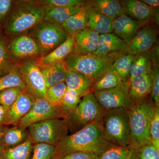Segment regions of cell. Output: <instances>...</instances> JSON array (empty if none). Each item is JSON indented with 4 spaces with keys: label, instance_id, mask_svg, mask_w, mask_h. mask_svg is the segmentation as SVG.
I'll use <instances>...</instances> for the list:
<instances>
[{
    "label": "cell",
    "instance_id": "obj_1",
    "mask_svg": "<svg viewBox=\"0 0 159 159\" xmlns=\"http://www.w3.org/2000/svg\"><path fill=\"white\" fill-rule=\"evenodd\" d=\"M111 144L103 135L101 119L90 123L63 139L56 146L54 159H59L68 154L77 152L99 155Z\"/></svg>",
    "mask_w": 159,
    "mask_h": 159
},
{
    "label": "cell",
    "instance_id": "obj_2",
    "mask_svg": "<svg viewBox=\"0 0 159 159\" xmlns=\"http://www.w3.org/2000/svg\"><path fill=\"white\" fill-rule=\"evenodd\" d=\"M51 8L39 1L15 2L3 25V32L9 38L23 34L43 20Z\"/></svg>",
    "mask_w": 159,
    "mask_h": 159
},
{
    "label": "cell",
    "instance_id": "obj_3",
    "mask_svg": "<svg viewBox=\"0 0 159 159\" xmlns=\"http://www.w3.org/2000/svg\"><path fill=\"white\" fill-rule=\"evenodd\" d=\"M154 104L148 97L143 102L135 104L128 110L129 119V147L137 151L151 143L149 128Z\"/></svg>",
    "mask_w": 159,
    "mask_h": 159
},
{
    "label": "cell",
    "instance_id": "obj_4",
    "mask_svg": "<svg viewBox=\"0 0 159 159\" xmlns=\"http://www.w3.org/2000/svg\"><path fill=\"white\" fill-rule=\"evenodd\" d=\"M124 54L100 56L94 54L81 55L73 52L66 57L64 62L68 70L81 73L94 82L97 77L110 68L117 58Z\"/></svg>",
    "mask_w": 159,
    "mask_h": 159
},
{
    "label": "cell",
    "instance_id": "obj_5",
    "mask_svg": "<svg viewBox=\"0 0 159 159\" xmlns=\"http://www.w3.org/2000/svg\"><path fill=\"white\" fill-rule=\"evenodd\" d=\"M102 122L103 135L108 142L129 147L130 128L128 110L118 108L105 111Z\"/></svg>",
    "mask_w": 159,
    "mask_h": 159
},
{
    "label": "cell",
    "instance_id": "obj_6",
    "mask_svg": "<svg viewBox=\"0 0 159 159\" xmlns=\"http://www.w3.org/2000/svg\"><path fill=\"white\" fill-rule=\"evenodd\" d=\"M104 112L93 93L87 94L81 98L75 110L65 119L68 132L74 133L90 123L101 120Z\"/></svg>",
    "mask_w": 159,
    "mask_h": 159
},
{
    "label": "cell",
    "instance_id": "obj_7",
    "mask_svg": "<svg viewBox=\"0 0 159 159\" xmlns=\"http://www.w3.org/2000/svg\"><path fill=\"white\" fill-rule=\"evenodd\" d=\"M27 129L34 144L45 143L55 146L69 132L66 119L62 118L44 120Z\"/></svg>",
    "mask_w": 159,
    "mask_h": 159
},
{
    "label": "cell",
    "instance_id": "obj_8",
    "mask_svg": "<svg viewBox=\"0 0 159 159\" xmlns=\"http://www.w3.org/2000/svg\"><path fill=\"white\" fill-rule=\"evenodd\" d=\"M30 35L39 47L41 57L47 55L67 39L69 34L61 26L43 20L31 29Z\"/></svg>",
    "mask_w": 159,
    "mask_h": 159
},
{
    "label": "cell",
    "instance_id": "obj_9",
    "mask_svg": "<svg viewBox=\"0 0 159 159\" xmlns=\"http://www.w3.org/2000/svg\"><path fill=\"white\" fill-rule=\"evenodd\" d=\"M18 65L27 92L35 99L46 98L47 88L37 59L22 60Z\"/></svg>",
    "mask_w": 159,
    "mask_h": 159
},
{
    "label": "cell",
    "instance_id": "obj_10",
    "mask_svg": "<svg viewBox=\"0 0 159 159\" xmlns=\"http://www.w3.org/2000/svg\"><path fill=\"white\" fill-rule=\"evenodd\" d=\"M93 94L104 111L122 108L129 110L135 105L130 98L129 83L122 82L113 88L96 91Z\"/></svg>",
    "mask_w": 159,
    "mask_h": 159
},
{
    "label": "cell",
    "instance_id": "obj_11",
    "mask_svg": "<svg viewBox=\"0 0 159 159\" xmlns=\"http://www.w3.org/2000/svg\"><path fill=\"white\" fill-rule=\"evenodd\" d=\"M56 118L63 119L59 107L53 105L46 98H36L33 107L20 121L18 125L27 129L34 123Z\"/></svg>",
    "mask_w": 159,
    "mask_h": 159
},
{
    "label": "cell",
    "instance_id": "obj_12",
    "mask_svg": "<svg viewBox=\"0 0 159 159\" xmlns=\"http://www.w3.org/2000/svg\"><path fill=\"white\" fill-rule=\"evenodd\" d=\"M9 47L10 54L16 60L41 57L39 47L30 34H23L9 39Z\"/></svg>",
    "mask_w": 159,
    "mask_h": 159
},
{
    "label": "cell",
    "instance_id": "obj_13",
    "mask_svg": "<svg viewBox=\"0 0 159 159\" xmlns=\"http://www.w3.org/2000/svg\"><path fill=\"white\" fill-rule=\"evenodd\" d=\"M35 98L28 93L26 89L21 93L15 102L7 109L6 124L8 126H16L21 120L33 107Z\"/></svg>",
    "mask_w": 159,
    "mask_h": 159
},
{
    "label": "cell",
    "instance_id": "obj_14",
    "mask_svg": "<svg viewBox=\"0 0 159 159\" xmlns=\"http://www.w3.org/2000/svg\"><path fill=\"white\" fill-rule=\"evenodd\" d=\"M100 34L88 27L73 35V52L81 55L94 54L99 44Z\"/></svg>",
    "mask_w": 159,
    "mask_h": 159
},
{
    "label": "cell",
    "instance_id": "obj_15",
    "mask_svg": "<svg viewBox=\"0 0 159 159\" xmlns=\"http://www.w3.org/2000/svg\"><path fill=\"white\" fill-rule=\"evenodd\" d=\"M145 23L132 18L126 15L120 16L113 21L114 34L128 45Z\"/></svg>",
    "mask_w": 159,
    "mask_h": 159
},
{
    "label": "cell",
    "instance_id": "obj_16",
    "mask_svg": "<svg viewBox=\"0 0 159 159\" xmlns=\"http://www.w3.org/2000/svg\"><path fill=\"white\" fill-rule=\"evenodd\" d=\"M127 53V45L114 33L100 34L99 44L94 54L108 56L116 54Z\"/></svg>",
    "mask_w": 159,
    "mask_h": 159
},
{
    "label": "cell",
    "instance_id": "obj_17",
    "mask_svg": "<svg viewBox=\"0 0 159 159\" xmlns=\"http://www.w3.org/2000/svg\"><path fill=\"white\" fill-rule=\"evenodd\" d=\"M130 98L134 104L143 102L151 92L152 82L150 72L130 80L129 83Z\"/></svg>",
    "mask_w": 159,
    "mask_h": 159
},
{
    "label": "cell",
    "instance_id": "obj_18",
    "mask_svg": "<svg viewBox=\"0 0 159 159\" xmlns=\"http://www.w3.org/2000/svg\"><path fill=\"white\" fill-rule=\"evenodd\" d=\"M113 21L91 6L88 9L86 27L100 35L109 34L113 31Z\"/></svg>",
    "mask_w": 159,
    "mask_h": 159
},
{
    "label": "cell",
    "instance_id": "obj_19",
    "mask_svg": "<svg viewBox=\"0 0 159 159\" xmlns=\"http://www.w3.org/2000/svg\"><path fill=\"white\" fill-rule=\"evenodd\" d=\"M39 66L47 88L60 83L65 82L69 70L66 67L64 61L46 65Z\"/></svg>",
    "mask_w": 159,
    "mask_h": 159
},
{
    "label": "cell",
    "instance_id": "obj_20",
    "mask_svg": "<svg viewBox=\"0 0 159 159\" xmlns=\"http://www.w3.org/2000/svg\"><path fill=\"white\" fill-rule=\"evenodd\" d=\"M125 14L143 23L150 19L153 14V9L141 1L123 0L121 1Z\"/></svg>",
    "mask_w": 159,
    "mask_h": 159
},
{
    "label": "cell",
    "instance_id": "obj_21",
    "mask_svg": "<svg viewBox=\"0 0 159 159\" xmlns=\"http://www.w3.org/2000/svg\"><path fill=\"white\" fill-rule=\"evenodd\" d=\"M65 82L67 89L79 93L82 97L92 93L93 81L77 71L69 70Z\"/></svg>",
    "mask_w": 159,
    "mask_h": 159
},
{
    "label": "cell",
    "instance_id": "obj_22",
    "mask_svg": "<svg viewBox=\"0 0 159 159\" xmlns=\"http://www.w3.org/2000/svg\"><path fill=\"white\" fill-rule=\"evenodd\" d=\"M90 6V1H85L79 11L69 17L61 25L62 29L68 34L73 36L86 27L87 12Z\"/></svg>",
    "mask_w": 159,
    "mask_h": 159
},
{
    "label": "cell",
    "instance_id": "obj_23",
    "mask_svg": "<svg viewBox=\"0 0 159 159\" xmlns=\"http://www.w3.org/2000/svg\"><path fill=\"white\" fill-rule=\"evenodd\" d=\"M74 39L72 35L69 34L67 39L57 48L45 56L37 59L39 65H46L52 63L64 61L66 57L73 52Z\"/></svg>",
    "mask_w": 159,
    "mask_h": 159
},
{
    "label": "cell",
    "instance_id": "obj_24",
    "mask_svg": "<svg viewBox=\"0 0 159 159\" xmlns=\"http://www.w3.org/2000/svg\"><path fill=\"white\" fill-rule=\"evenodd\" d=\"M30 137L28 129L16 125L9 127L2 133V142L6 150L23 144Z\"/></svg>",
    "mask_w": 159,
    "mask_h": 159
},
{
    "label": "cell",
    "instance_id": "obj_25",
    "mask_svg": "<svg viewBox=\"0 0 159 159\" xmlns=\"http://www.w3.org/2000/svg\"><path fill=\"white\" fill-rule=\"evenodd\" d=\"M9 41V38L0 29V77L8 74L18 63L10 54Z\"/></svg>",
    "mask_w": 159,
    "mask_h": 159
},
{
    "label": "cell",
    "instance_id": "obj_26",
    "mask_svg": "<svg viewBox=\"0 0 159 159\" xmlns=\"http://www.w3.org/2000/svg\"><path fill=\"white\" fill-rule=\"evenodd\" d=\"M91 6L112 20L125 14L121 1L116 0H94L90 1Z\"/></svg>",
    "mask_w": 159,
    "mask_h": 159
},
{
    "label": "cell",
    "instance_id": "obj_27",
    "mask_svg": "<svg viewBox=\"0 0 159 159\" xmlns=\"http://www.w3.org/2000/svg\"><path fill=\"white\" fill-rule=\"evenodd\" d=\"M82 4L70 7L51 6L45 16L43 20L61 25L69 17L79 11Z\"/></svg>",
    "mask_w": 159,
    "mask_h": 159
},
{
    "label": "cell",
    "instance_id": "obj_28",
    "mask_svg": "<svg viewBox=\"0 0 159 159\" xmlns=\"http://www.w3.org/2000/svg\"><path fill=\"white\" fill-rule=\"evenodd\" d=\"M136 56L126 54L116 60L110 68L121 79L122 82L129 83L130 79L132 64Z\"/></svg>",
    "mask_w": 159,
    "mask_h": 159
},
{
    "label": "cell",
    "instance_id": "obj_29",
    "mask_svg": "<svg viewBox=\"0 0 159 159\" xmlns=\"http://www.w3.org/2000/svg\"><path fill=\"white\" fill-rule=\"evenodd\" d=\"M136 151L129 147L111 144L99 155V159H136Z\"/></svg>",
    "mask_w": 159,
    "mask_h": 159
},
{
    "label": "cell",
    "instance_id": "obj_30",
    "mask_svg": "<svg viewBox=\"0 0 159 159\" xmlns=\"http://www.w3.org/2000/svg\"><path fill=\"white\" fill-rule=\"evenodd\" d=\"M122 81L113 70L109 68L94 80L92 92L113 88Z\"/></svg>",
    "mask_w": 159,
    "mask_h": 159
},
{
    "label": "cell",
    "instance_id": "obj_31",
    "mask_svg": "<svg viewBox=\"0 0 159 159\" xmlns=\"http://www.w3.org/2000/svg\"><path fill=\"white\" fill-rule=\"evenodd\" d=\"M33 141L31 137L19 145L5 150L0 159H30L33 148Z\"/></svg>",
    "mask_w": 159,
    "mask_h": 159
},
{
    "label": "cell",
    "instance_id": "obj_32",
    "mask_svg": "<svg viewBox=\"0 0 159 159\" xmlns=\"http://www.w3.org/2000/svg\"><path fill=\"white\" fill-rule=\"evenodd\" d=\"M82 97L79 93L67 89L59 107L63 119H66L73 112Z\"/></svg>",
    "mask_w": 159,
    "mask_h": 159
},
{
    "label": "cell",
    "instance_id": "obj_33",
    "mask_svg": "<svg viewBox=\"0 0 159 159\" xmlns=\"http://www.w3.org/2000/svg\"><path fill=\"white\" fill-rule=\"evenodd\" d=\"M157 34L156 29L151 27L149 31L142 38L138 44L128 52V54L135 56L148 54L157 43Z\"/></svg>",
    "mask_w": 159,
    "mask_h": 159
},
{
    "label": "cell",
    "instance_id": "obj_34",
    "mask_svg": "<svg viewBox=\"0 0 159 159\" xmlns=\"http://www.w3.org/2000/svg\"><path fill=\"white\" fill-rule=\"evenodd\" d=\"M17 87L26 89L18 63L8 74L0 77V91Z\"/></svg>",
    "mask_w": 159,
    "mask_h": 159
},
{
    "label": "cell",
    "instance_id": "obj_35",
    "mask_svg": "<svg viewBox=\"0 0 159 159\" xmlns=\"http://www.w3.org/2000/svg\"><path fill=\"white\" fill-rule=\"evenodd\" d=\"M152 67V64L148 54L137 55L132 64L129 80L139 75L149 73Z\"/></svg>",
    "mask_w": 159,
    "mask_h": 159
},
{
    "label": "cell",
    "instance_id": "obj_36",
    "mask_svg": "<svg viewBox=\"0 0 159 159\" xmlns=\"http://www.w3.org/2000/svg\"><path fill=\"white\" fill-rule=\"evenodd\" d=\"M151 143L159 151V106H153L149 128Z\"/></svg>",
    "mask_w": 159,
    "mask_h": 159
},
{
    "label": "cell",
    "instance_id": "obj_37",
    "mask_svg": "<svg viewBox=\"0 0 159 159\" xmlns=\"http://www.w3.org/2000/svg\"><path fill=\"white\" fill-rule=\"evenodd\" d=\"M66 90L65 82L55 84L47 88L46 99L53 105L59 107Z\"/></svg>",
    "mask_w": 159,
    "mask_h": 159
},
{
    "label": "cell",
    "instance_id": "obj_38",
    "mask_svg": "<svg viewBox=\"0 0 159 159\" xmlns=\"http://www.w3.org/2000/svg\"><path fill=\"white\" fill-rule=\"evenodd\" d=\"M56 146L45 144H34L30 159H54Z\"/></svg>",
    "mask_w": 159,
    "mask_h": 159
},
{
    "label": "cell",
    "instance_id": "obj_39",
    "mask_svg": "<svg viewBox=\"0 0 159 159\" xmlns=\"http://www.w3.org/2000/svg\"><path fill=\"white\" fill-rule=\"evenodd\" d=\"M25 89L17 87L0 91V105L5 108H9Z\"/></svg>",
    "mask_w": 159,
    "mask_h": 159
},
{
    "label": "cell",
    "instance_id": "obj_40",
    "mask_svg": "<svg viewBox=\"0 0 159 159\" xmlns=\"http://www.w3.org/2000/svg\"><path fill=\"white\" fill-rule=\"evenodd\" d=\"M152 86L150 99L154 105L159 106V70L157 67H152L150 72Z\"/></svg>",
    "mask_w": 159,
    "mask_h": 159
},
{
    "label": "cell",
    "instance_id": "obj_41",
    "mask_svg": "<svg viewBox=\"0 0 159 159\" xmlns=\"http://www.w3.org/2000/svg\"><path fill=\"white\" fill-rule=\"evenodd\" d=\"M136 159H159V151L151 143H148L136 151Z\"/></svg>",
    "mask_w": 159,
    "mask_h": 159
},
{
    "label": "cell",
    "instance_id": "obj_42",
    "mask_svg": "<svg viewBox=\"0 0 159 159\" xmlns=\"http://www.w3.org/2000/svg\"><path fill=\"white\" fill-rule=\"evenodd\" d=\"M40 3L51 7H70L81 5L85 1L82 0H42L39 1Z\"/></svg>",
    "mask_w": 159,
    "mask_h": 159
},
{
    "label": "cell",
    "instance_id": "obj_43",
    "mask_svg": "<svg viewBox=\"0 0 159 159\" xmlns=\"http://www.w3.org/2000/svg\"><path fill=\"white\" fill-rule=\"evenodd\" d=\"M14 2L11 0H0V29H2L3 25L12 9Z\"/></svg>",
    "mask_w": 159,
    "mask_h": 159
},
{
    "label": "cell",
    "instance_id": "obj_44",
    "mask_svg": "<svg viewBox=\"0 0 159 159\" xmlns=\"http://www.w3.org/2000/svg\"><path fill=\"white\" fill-rule=\"evenodd\" d=\"M59 159H99V155L90 152H77L68 154Z\"/></svg>",
    "mask_w": 159,
    "mask_h": 159
},
{
    "label": "cell",
    "instance_id": "obj_45",
    "mask_svg": "<svg viewBox=\"0 0 159 159\" xmlns=\"http://www.w3.org/2000/svg\"><path fill=\"white\" fill-rule=\"evenodd\" d=\"M7 109L0 105V133H2L9 128L6 125V116Z\"/></svg>",
    "mask_w": 159,
    "mask_h": 159
},
{
    "label": "cell",
    "instance_id": "obj_46",
    "mask_svg": "<svg viewBox=\"0 0 159 159\" xmlns=\"http://www.w3.org/2000/svg\"><path fill=\"white\" fill-rule=\"evenodd\" d=\"M141 1L152 9L157 8L159 7V0H142Z\"/></svg>",
    "mask_w": 159,
    "mask_h": 159
},
{
    "label": "cell",
    "instance_id": "obj_47",
    "mask_svg": "<svg viewBox=\"0 0 159 159\" xmlns=\"http://www.w3.org/2000/svg\"><path fill=\"white\" fill-rule=\"evenodd\" d=\"M5 151V148L2 142V133H0V157L2 156Z\"/></svg>",
    "mask_w": 159,
    "mask_h": 159
}]
</instances>
